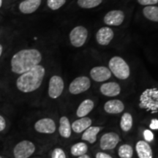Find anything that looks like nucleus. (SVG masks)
Returning a JSON list of instances; mask_svg holds the SVG:
<instances>
[{"instance_id": "obj_37", "label": "nucleus", "mask_w": 158, "mask_h": 158, "mask_svg": "<svg viewBox=\"0 0 158 158\" xmlns=\"http://www.w3.org/2000/svg\"><path fill=\"white\" fill-rule=\"evenodd\" d=\"M0 158H2V157H1V156H0Z\"/></svg>"}, {"instance_id": "obj_20", "label": "nucleus", "mask_w": 158, "mask_h": 158, "mask_svg": "<svg viewBox=\"0 0 158 158\" xmlns=\"http://www.w3.org/2000/svg\"><path fill=\"white\" fill-rule=\"evenodd\" d=\"M94 106V102L90 99H86L79 105L76 110V115L78 117H85L93 110Z\"/></svg>"}, {"instance_id": "obj_4", "label": "nucleus", "mask_w": 158, "mask_h": 158, "mask_svg": "<svg viewBox=\"0 0 158 158\" xmlns=\"http://www.w3.org/2000/svg\"><path fill=\"white\" fill-rule=\"evenodd\" d=\"M109 70L116 78L120 80H126L130 75V69L127 63L120 56H114L110 59Z\"/></svg>"}, {"instance_id": "obj_19", "label": "nucleus", "mask_w": 158, "mask_h": 158, "mask_svg": "<svg viewBox=\"0 0 158 158\" xmlns=\"http://www.w3.org/2000/svg\"><path fill=\"white\" fill-rule=\"evenodd\" d=\"M59 132L60 135L64 138H68L71 136L72 128L70 122L66 116H62L59 119Z\"/></svg>"}, {"instance_id": "obj_6", "label": "nucleus", "mask_w": 158, "mask_h": 158, "mask_svg": "<svg viewBox=\"0 0 158 158\" xmlns=\"http://www.w3.org/2000/svg\"><path fill=\"white\" fill-rule=\"evenodd\" d=\"M88 37L87 29L82 26H78L71 30L70 33V40L72 45L76 48H80L86 43Z\"/></svg>"}, {"instance_id": "obj_3", "label": "nucleus", "mask_w": 158, "mask_h": 158, "mask_svg": "<svg viewBox=\"0 0 158 158\" xmlns=\"http://www.w3.org/2000/svg\"><path fill=\"white\" fill-rule=\"evenodd\" d=\"M139 107L142 109L157 113L158 110V89L157 88H149L144 90L140 96Z\"/></svg>"}, {"instance_id": "obj_24", "label": "nucleus", "mask_w": 158, "mask_h": 158, "mask_svg": "<svg viewBox=\"0 0 158 158\" xmlns=\"http://www.w3.org/2000/svg\"><path fill=\"white\" fill-rule=\"evenodd\" d=\"M88 151V147L86 143H84V142H79L74 145L72 146L71 147L70 152L73 156L76 157H79L83 155H85Z\"/></svg>"}, {"instance_id": "obj_21", "label": "nucleus", "mask_w": 158, "mask_h": 158, "mask_svg": "<svg viewBox=\"0 0 158 158\" xmlns=\"http://www.w3.org/2000/svg\"><path fill=\"white\" fill-rule=\"evenodd\" d=\"M102 127H94V126H90L87 129L84 130L81 139L83 141H86L90 143H94L97 141V135L100 131Z\"/></svg>"}, {"instance_id": "obj_23", "label": "nucleus", "mask_w": 158, "mask_h": 158, "mask_svg": "<svg viewBox=\"0 0 158 158\" xmlns=\"http://www.w3.org/2000/svg\"><path fill=\"white\" fill-rule=\"evenodd\" d=\"M133 116L131 114L128 112L124 113L122 115L121 118V121H120V127L124 132L130 131L133 127Z\"/></svg>"}, {"instance_id": "obj_12", "label": "nucleus", "mask_w": 158, "mask_h": 158, "mask_svg": "<svg viewBox=\"0 0 158 158\" xmlns=\"http://www.w3.org/2000/svg\"><path fill=\"white\" fill-rule=\"evenodd\" d=\"M90 76L94 81H106L111 77V72L109 69L104 66L94 67L90 70Z\"/></svg>"}, {"instance_id": "obj_15", "label": "nucleus", "mask_w": 158, "mask_h": 158, "mask_svg": "<svg viewBox=\"0 0 158 158\" xmlns=\"http://www.w3.org/2000/svg\"><path fill=\"white\" fill-rule=\"evenodd\" d=\"M100 92L105 96L116 97L121 92V87L116 82L105 83L100 86Z\"/></svg>"}, {"instance_id": "obj_1", "label": "nucleus", "mask_w": 158, "mask_h": 158, "mask_svg": "<svg viewBox=\"0 0 158 158\" xmlns=\"http://www.w3.org/2000/svg\"><path fill=\"white\" fill-rule=\"evenodd\" d=\"M42 60V55L37 49H23L13 55L11 59V70L21 75L38 65Z\"/></svg>"}, {"instance_id": "obj_8", "label": "nucleus", "mask_w": 158, "mask_h": 158, "mask_svg": "<svg viewBox=\"0 0 158 158\" xmlns=\"http://www.w3.org/2000/svg\"><path fill=\"white\" fill-rule=\"evenodd\" d=\"M64 87V81L60 76H52L48 84V96L52 99L58 98L62 94Z\"/></svg>"}, {"instance_id": "obj_30", "label": "nucleus", "mask_w": 158, "mask_h": 158, "mask_svg": "<svg viewBox=\"0 0 158 158\" xmlns=\"http://www.w3.org/2000/svg\"><path fill=\"white\" fill-rule=\"evenodd\" d=\"M138 2L141 5H155L158 3V0H138Z\"/></svg>"}, {"instance_id": "obj_11", "label": "nucleus", "mask_w": 158, "mask_h": 158, "mask_svg": "<svg viewBox=\"0 0 158 158\" xmlns=\"http://www.w3.org/2000/svg\"><path fill=\"white\" fill-rule=\"evenodd\" d=\"M124 20V13L123 11L114 10L106 13L104 17V23L108 26H120Z\"/></svg>"}, {"instance_id": "obj_14", "label": "nucleus", "mask_w": 158, "mask_h": 158, "mask_svg": "<svg viewBox=\"0 0 158 158\" xmlns=\"http://www.w3.org/2000/svg\"><path fill=\"white\" fill-rule=\"evenodd\" d=\"M42 0H24L19 5V10L23 14H31L39 8Z\"/></svg>"}, {"instance_id": "obj_25", "label": "nucleus", "mask_w": 158, "mask_h": 158, "mask_svg": "<svg viewBox=\"0 0 158 158\" xmlns=\"http://www.w3.org/2000/svg\"><path fill=\"white\" fill-rule=\"evenodd\" d=\"M118 155L120 158H132L133 149L129 144H123L118 149Z\"/></svg>"}, {"instance_id": "obj_10", "label": "nucleus", "mask_w": 158, "mask_h": 158, "mask_svg": "<svg viewBox=\"0 0 158 158\" xmlns=\"http://www.w3.org/2000/svg\"><path fill=\"white\" fill-rule=\"evenodd\" d=\"M35 129L40 133L52 134L56 131V124L52 118H41L35 124Z\"/></svg>"}, {"instance_id": "obj_28", "label": "nucleus", "mask_w": 158, "mask_h": 158, "mask_svg": "<svg viewBox=\"0 0 158 158\" xmlns=\"http://www.w3.org/2000/svg\"><path fill=\"white\" fill-rule=\"evenodd\" d=\"M51 158H66L64 150L60 148H56L51 153Z\"/></svg>"}, {"instance_id": "obj_22", "label": "nucleus", "mask_w": 158, "mask_h": 158, "mask_svg": "<svg viewBox=\"0 0 158 158\" xmlns=\"http://www.w3.org/2000/svg\"><path fill=\"white\" fill-rule=\"evenodd\" d=\"M143 14L146 19L154 22H158V7L157 6H146L143 9Z\"/></svg>"}, {"instance_id": "obj_18", "label": "nucleus", "mask_w": 158, "mask_h": 158, "mask_svg": "<svg viewBox=\"0 0 158 158\" xmlns=\"http://www.w3.org/2000/svg\"><path fill=\"white\" fill-rule=\"evenodd\" d=\"M92 119L89 117H81L71 124V128L75 133H81L89 127L92 124Z\"/></svg>"}, {"instance_id": "obj_32", "label": "nucleus", "mask_w": 158, "mask_h": 158, "mask_svg": "<svg viewBox=\"0 0 158 158\" xmlns=\"http://www.w3.org/2000/svg\"><path fill=\"white\" fill-rule=\"evenodd\" d=\"M95 158H113L108 154L104 152H98L95 155Z\"/></svg>"}, {"instance_id": "obj_13", "label": "nucleus", "mask_w": 158, "mask_h": 158, "mask_svg": "<svg viewBox=\"0 0 158 158\" xmlns=\"http://www.w3.org/2000/svg\"><path fill=\"white\" fill-rule=\"evenodd\" d=\"M114 37V31L109 27H102L96 34V40L98 44L108 45Z\"/></svg>"}, {"instance_id": "obj_36", "label": "nucleus", "mask_w": 158, "mask_h": 158, "mask_svg": "<svg viewBox=\"0 0 158 158\" xmlns=\"http://www.w3.org/2000/svg\"><path fill=\"white\" fill-rule=\"evenodd\" d=\"M2 0H0V7H2Z\"/></svg>"}, {"instance_id": "obj_31", "label": "nucleus", "mask_w": 158, "mask_h": 158, "mask_svg": "<svg viewBox=\"0 0 158 158\" xmlns=\"http://www.w3.org/2000/svg\"><path fill=\"white\" fill-rule=\"evenodd\" d=\"M149 127L150 129L152 130H158V120L157 118H153V119H152L151 123L149 124Z\"/></svg>"}, {"instance_id": "obj_17", "label": "nucleus", "mask_w": 158, "mask_h": 158, "mask_svg": "<svg viewBox=\"0 0 158 158\" xmlns=\"http://www.w3.org/2000/svg\"><path fill=\"white\" fill-rule=\"evenodd\" d=\"M135 150L139 158H152L153 153L148 142L139 141L135 145Z\"/></svg>"}, {"instance_id": "obj_27", "label": "nucleus", "mask_w": 158, "mask_h": 158, "mask_svg": "<svg viewBox=\"0 0 158 158\" xmlns=\"http://www.w3.org/2000/svg\"><path fill=\"white\" fill-rule=\"evenodd\" d=\"M66 3V0H47V5L52 10H56Z\"/></svg>"}, {"instance_id": "obj_16", "label": "nucleus", "mask_w": 158, "mask_h": 158, "mask_svg": "<svg viewBox=\"0 0 158 158\" xmlns=\"http://www.w3.org/2000/svg\"><path fill=\"white\" fill-rule=\"evenodd\" d=\"M124 109V105L120 100H108L104 105V110L110 114H120Z\"/></svg>"}, {"instance_id": "obj_9", "label": "nucleus", "mask_w": 158, "mask_h": 158, "mask_svg": "<svg viewBox=\"0 0 158 158\" xmlns=\"http://www.w3.org/2000/svg\"><path fill=\"white\" fill-rule=\"evenodd\" d=\"M120 138L117 133H105L100 138V147L102 150L114 149L119 143Z\"/></svg>"}, {"instance_id": "obj_35", "label": "nucleus", "mask_w": 158, "mask_h": 158, "mask_svg": "<svg viewBox=\"0 0 158 158\" xmlns=\"http://www.w3.org/2000/svg\"><path fill=\"white\" fill-rule=\"evenodd\" d=\"M2 51H3V48H2V45L0 44V56H1L2 54Z\"/></svg>"}, {"instance_id": "obj_33", "label": "nucleus", "mask_w": 158, "mask_h": 158, "mask_svg": "<svg viewBox=\"0 0 158 158\" xmlns=\"http://www.w3.org/2000/svg\"><path fill=\"white\" fill-rule=\"evenodd\" d=\"M6 127V122L3 116L0 115V132L2 131Z\"/></svg>"}, {"instance_id": "obj_5", "label": "nucleus", "mask_w": 158, "mask_h": 158, "mask_svg": "<svg viewBox=\"0 0 158 158\" xmlns=\"http://www.w3.org/2000/svg\"><path fill=\"white\" fill-rule=\"evenodd\" d=\"M35 151V144L28 140H23L15 145L13 149L15 158H29Z\"/></svg>"}, {"instance_id": "obj_29", "label": "nucleus", "mask_w": 158, "mask_h": 158, "mask_svg": "<svg viewBox=\"0 0 158 158\" xmlns=\"http://www.w3.org/2000/svg\"><path fill=\"white\" fill-rule=\"evenodd\" d=\"M143 137L145 141L151 142L154 140V134L151 130H145L143 132Z\"/></svg>"}, {"instance_id": "obj_7", "label": "nucleus", "mask_w": 158, "mask_h": 158, "mask_svg": "<svg viewBox=\"0 0 158 158\" xmlns=\"http://www.w3.org/2000/svg\"><path fill=\"white\" fill-rule=\"evenodd\" d=\"M90 86L91 81L88 77L79 76L70 83L69 91L72 94H78L87 91Z\"/></svg>"}, {"instance_id": "obj_26", "label": "nucleus", "mask_w": 158, "mask_h": 158, "mask_svg": "<svg viewBox=\"0 0 158 158\" xmlns=\"http://www.w3.org/2000/svg\"><path fill=\"white\" fill-rule=\"evenodd\" d=\"M102 0H78L77 3L80 7L84 9H91L98 7L102 3Z\"/></svg>"}, {"instance_id": "obj_34", "label": "nucleus", "mask_w": 158, "mask_h": 158, "mask_svg": "<svg viewBox=\"0 0 158 158\" xmlns=\"http://www.w3.org/2000/svg\"><path fill=\"white\" fill-rule=\"evenodd\" d=\"M78 158H90V157L88 155H86V154H85V155H83L81 156H79Z\"/></svg>"}, {"instance_id": "obj_2", "label": "nucleus", "mask_w": 158, "mask_h": 158, "mask_svg": "<svg viewBox=\"0 0 158 158\" xmlns=\"http://www.w3.org/2000/svg\"><path fill=\"white\" fill-rule=\"evenodd\" d=\"M45 74L42 65H37L21 74L17 79L16 86L19 90L24 93L32 92L40 88Z\"/></svg>"}]
</instances>
